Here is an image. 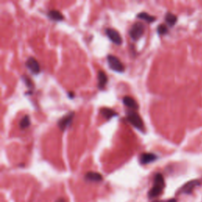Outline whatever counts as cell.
I'll list each match as a JSON object with an SVG mask.
<instances>
[{
	"instance_id": "cell-17",
	"label": "cell",
	"mask_w": 202,
	"mask_h": 202,
	"mask_svg": "<svg viewBox=\"0 0 202 202\" xmlns=\"http://www.w3.org/2000/svg\"><path fill=\"white\" fill-rule=\"evenodd\" d=\"M20 127L22 129L28 128L30 126V119H29V115H25L22 119L21 122L19 123Z\"/></svg>"
},
{
	"instance_id": "cell-5",
	"label": "cell",
	"mask_w": 202,
	"mask_h": 202,
	"mask_svg": "<svg viewBox=\"0 0 202 202\" xmlns=\"http://www.w3.org/2000/svg\"><path fill=\"white\" fill-rule=\"evenodd\" d=\"M106 33L108 38L112 41L113 43H115L117 45H121L123 43V39L121 37V35L119 33V32L114 29H106Z\"/></svg>"
},
{
	"instance_id": "cell-10",
	"label": "cell",
	"mask_w": 202,
	"mask_h": 202,
	"mask_svg": "<svg viewBox=\"0 0 202 202\" xmlns=\"http://www.w3.org/2000/svg\"><path fill=\"white\" fill-rule=\"evenodd\" d=\"M85 179V180L89 181V182H100L103 180V176L98 172L89 171V172L86 173Z\"/></svg>"
},
{
	"instance_id": "cell-9",
	"label": "cell",
	"mask_w": 202,
	"mask_h": 202,
	"mask_svg": "<svg viewBox=\"0 0 202 202\" xmlns=\"http://www.w3.org/2000/svg\"><path fill=\"white\" fill-rule=\"evenodd\" d=\"M157 155L155 154L150 153V152H144V153L141 154L139 160L141 164H148V163L155 161V159H157Z\"/></svg>"
},
{
	"instance_id": "cell-12",
	"label": "cell",
	"mask_w": 202,
	"mask_h": 202,
	"mask_svg": "<svg viewBox=\"0 0 202 202\" xmlns=\"http://www.w3.org/2000/svg\"><path fill=\"white\" fill-rule=\"evenodd\" d=\"M123 101V103L126 105V107H130V108L131 109H134V110H138V103H137L136 101L134 100L132 97L126 96H124Z\"/></svg>"
},
{
	"instance_id": "cell-4",
	"label": "cell",
	"mask_w": 202,
	"mask_h": 202,
	"mask_svg": "<svg viewBox=\"0 0 202 202\" xmlns=\"http://www.w3.org/2000/svg\"><path fill=\"white\" fill-rule=\"evenodd\" d=\"M127 119L134 127L138 130H142L144 127V123L141 116L135 111H128L127 112Z\"/></svg>"
},
{
	"instance_id": "cell-20",
	"label": "cell",
	"mask_w": 202,
	"mask_h": 202,
	"mask_svg": "<svg viewBox=\"0 0 202 202\" xmlns=\"http://www.w3.org/2000/svg\"><path fill=\"white\" fill-rule=\"evenodd\" d=\"M153 202H177V200L175 199H169V200H154Z\"/></svg>"
},
{
	"instance_id": "cell-1",
	"label": "cell",
	"mask_w": 202,
	"mask_h": 202,
	"mask_svg": "<svg viewBox=\"0 0 202 202\" xmlns=\"http://www.w3.org/2000/svg\"><path fill=\"white\" fill-rule=\"evenodd\" d=\"M164 179L161 174H156L154 178V183L152 188L148 191V196L150 199L155 198L159 195L161 194L162 191L164 188Z\"/></svg>"
},
{
	"instance_id": "cell-19",
	"label": "cell",
	"mask_w": 202,
	"mask_h": 202,
	"mask_svg": "<svg viewBox=\"0 0 202 202\" xmlns=\"http://www.w3.org/2000/svg\"><path fill=\"white\" fill-rule=\"evenodd\" d=\"M23 79L24 82H25V84L27 85V87L31 88L32 85H33V83H32V81L29 79L28 77H25V76H23Z\"/></svg>"
},
{
	"instance_id": "cell-18",
	"label": "cell",
	"mask_w": 202,
	"mask_h": 202,
	"mask_svg": "<svg viewBox=\"0 0 202 202\" xmlns=\"http://www.w3.org/2000/svg\"><path fill=\"white\" fill-rule=\"evenodd\" d=\"M168 31V29H167V27L165 25H159L157 28V32L159 33V35H163V34H166Z\"/></svg>"
},
{
	"instance_id": "cell-13",
	"label": "cell",
	"mask_w": 202,
	"mask_h": 202,
	"mask_svg": "<svg viewBox=\"0 0 202 202\" xmlns=\"http://www.w3.org/2000/svg\"><path fill=\"white\" fill-rule=\"evenodd\" d=\"M100 112L101 114H102V115H103L107 120H109V119H111L112 117L116 116L117 115V113L115 112L113 109L108 108V107H103V108H102L100 110Z\"/></svg>"
},
{
	"instance_id": "cell-16",
	"label": "cell",
	"mask_w": 202,
	"mask_h": 202,
	"mask_svg": "<svg viewBox=\"0 0 202 202\" xmlns=\"http://www.w3.org/2000/svg\"><path fill=\"white\" fill-rule=\"evenodd\" d=\"M165 20L170 26H173L177 22V17L171 13H167L165 16Z\"/></svg>"
},
{
	"instance_id": "cell-8",
	"label": "cell",
	"mask_w": 202,
	"mask_h": 202,
	"mask_svg": "<svg viewBox=\"0 0 202 202\" xmlns=\"http://www.w3.org/2000/svg\"><path fill=\"white\" fill-rule=\"evenodd\" d=\"M200 185V182L197 180H191L188 182L187 183L183 186L182 188L180 189L179 193H191L192 191L196 188L197 186Z\"/></svg>"
},
{
	"instance_id": "cell-14",
	"label": "cell",
	"mask_w": 202,
	"mask_h": 202,
	"mask_svg": "<svg viewBox=\"0 0 202 202\" xmlns=\"http://www.w3.org/2000/svg\"><path fill=\"white\" fill-rule=\"evenodd\" d=\"M47 15L50 19L54 20V21H62L64 18V16L62 15L58 10H52L49 11Z\"/></svg>"
},
{
	"instance_id": "cell-2",
	"label": "cell",
	"mask_w": 202,
	"mask_h": 202,
	"mask_svg": "<svg viewBox=\"0 0 202 202\" xmlns=\"http://www.w3.org/2000/svg\"><path fill=\"white\" fill-rule=\"evenodd\" d=\"M107 62H108L109 67L115 72L122 73L125 70V67L123 63L115 55H112V54L107 55Z\"/></svg>"
},
{
	"instance_id": "cell-3",
	"label": "cell",
	"mask_w": 202,
	"mask_h": 202,
	"mask_svg": "<svg viewBox=\"0 0 202 202\" xmlns=\"http://www.w3.org/2000/svg\"><path fill=\"white\" fill-rule=\"evenodd\" d=\"M144 25L141 22H136L132 25V27L130 28L129 34L134 40H137L141 37V36L144 34Z\"/></svg>"
},
{
	"instance_id": "cell-22",
	"label": "cell",
	"mask_w": 202,
	"mask_h": 202,
	"mask_svg": "<svg viewBox=\"0 0 202 202\" xmlns=\"http://www.w3.org/2000/svg\"><path fill=\"white\" fill-rule=\"evenodd\" d=\"M73 94H74V93H73V92H70V97H71V98L73 97ZM69 96H70V94H69Z\"/></svg>"
},
{
	"instance_id": "cell-11",
	"label": "cell",
	"mask_w": 202,
	"mask_h": 202,
	"mask_svg": "<svg viewBox=\"0 0 202 202\" xmlns=\"http://www.w3.org/2000/svg\"><path fill=\"white\" fill-rule=\"evenodd\" d=\"M98 87L99 89H102L105 87L106 84L107 82V75L102 70H99L98 72Z\"/></svg>"
},
{
	"instance_id": "cell-15",
	"label": "cell",
	"mask_w": 202,
	"mask_h": 202,
	"mask_svg": "<svg viewBox=\"0 0 202 202\" xmlns=\"http://www.w3.org/2000/svg\"><path fill=\"white\" fill-rule=\"evenodd\" d=\"M137 17H138L139 19L145 20V21H146V22H148V23H151V22H153L155 21V18L154 16L150 15V14H148V13H146V12H141V13H140L139 14H138Z\"/></svg>"
},
{
	"instance_id": "cell-6",
	"label": "cell",
	"mask_w": 202,
	"mask_h": 202,
	"mask_svg": "<svg viewBox=\"0 0 202 202\" xmlns=\"http://www.w3.org/2000/svg\"><path fill=\"white\" fill-rule=\"evenodd\" d=\"M74 116V112H70L68 113L67 115H65L60 119V120L58 121V126L59 127L61 130H65L67 127H69L70 125V123H72L73 118Z\"/></svg>"
},
{
	"instance_id": "cell-21",
	"label": "cell",
	"mask_w": 202,
	"mask_h": 202,
	"mask_svg": "<svg viewBox=\"0 0 202 202\" xmlns=\"http://www.w3.org/2000/svg\"><path fill=\"white\" fill-rule=\"evenodd\" d=\"M55 202H66V200H65L64 198H62V197H60V198L57 199V200H55Z\"/></svg>"
},
{
	"instance_id": "cell-7",
	"label": "cell",
	"mask_w": 202,
	"mask_h": 202,
	"mask_svg": "<svg viewBox=\"0 0 202 202\" xmlns=\"http://www.w3.org/2000/svg\"><path fill=\"white\" fill-rule=\"evenodd\" d=\"M26 66L29 69V70L33 72L34 74H39L40 71V66L39 62H37V59L33 57H29L26 61Z\"/></svg>"
}]
</instances>
